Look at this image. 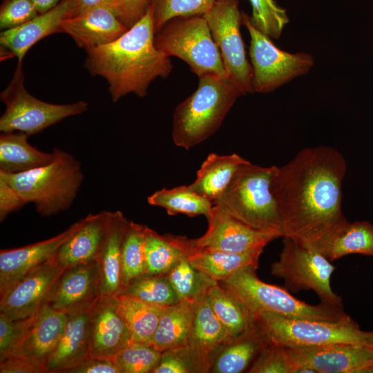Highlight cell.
Masks as SVG:
<instances>
[{"instance_id": "6da1fadb", "label": "cell", "mask_w": 373, "mask_h": 373, "mask_svg": "<svg viewBox=\"0 0 373 373\" xmlns=\"http://www.w3.org/2000/svg\"><path fill=\"white\" fill-rule=\"evenodd\" d=\"M347 164L327 146L307 147L276 166L271 189L283 237L314 249L343 220V180Z\"/></svg>"}, {"instance_id": "7a4b0ae2", "label": "cell", "mask_w": 373, "mask_h": 373, "mask_svg": "<svg viewBox=\"0 0 373 373\" xmlns=\"http://www.w3.org/2000/svg\"><path fill=\"white\" fill-rule=\"evenodd\" d=\"M155 32L152 8L116 40L86 50L85 67L92 75L108 84L112 101L134 93L146 95L157 77H167L173 68L170 57L154 44Z\"/></svg>"}, {"instance_id": "3957f363", "label": "cell", "mask_w": 373, "mask_h": 373, "mask_svg": "<svg viewBox=\"0 0 373 373\" xmlns=\"http://www.w3.org/2000/svg\"><path fill=\"white\" fill-rule=\"evenodd\" d=\"M198 78L197 89L173 113V142L186 150L214 134L236 101L245 95L228 78L213 74Z\"/></svg>"}, {"instance_id": "277c9868", "label": "cell", "mask_w": 373, "mask_h": 373, "mask_svg": "<svg viewBox=\"0 0 373 373\" xmlns=\"http://www.w3.org/2000/svg\"><path fill=\"white\" fill-rule=\"evenodd\" d=\"M57 157L51 163L20 173L0 171V179L9 183L26 204L48 217L69 209L84 180L80 162L72 154L55 148Z\"/></svg>"}, {"instance_id": "5b68a950", "label": "cell", "mask_w": 373, "mask_h": 373, "mask_svg": "<svg viewBox=\"0 0 373 373\" xmlns=\"http://www.w3.org/2000/svg\"><path fill=\"white\" fill-rule=\"evenodd\" d=\"M276 168L250 162L242 164L213 204L252 228L277 232L283 236L280 218L271 189Z\"/></svg>"}, {"instance_id": "8992f818", "label": "cell", "mask_w": 373, "mask_h": 373, "mask_svg": "<svg viewBox=\"0 0 373 373\" xmlns=\"http://www.w3.org/2000/svg\"><path fill=\"white\" fill-rule=\"evenodd\" d=\"M257 268L248 267L218 282L241 299L256 314L269 312L291 318L336 321L348 316L343 305L321 302L310 305L293 296L286 288L259 279Z\"/></svg>"}, {"instance_id": "52a82bcc", "label": "cell", "mask_w": 373, "mask_h": 373, "mask_svg": "<svg viewBox=\"0 0 373 373\" xmlns=\"http://www.w3.org/2000/svg\"><path fill=\"white\" fill-rule=\"evenodd\" d=\"M256 325L268 342L290 348L332 343L365 345L366 334L349 315L336 321H321L260 312L256 314Z\"/></svg>"}, {"instance_id": "ba28073f", "label": "cell", "mask_w": 373, "mask_h": 373, "mask_svg": "<svg viewBox=\"0 0 373 373\" xmlns=\"http://www.w3.org/2000/svg\"><path fill=\"white\" fill-rule=\"evenodd\" d=\"M155 47L185 61L198 77L213 74L228 78L220 52L204 16L173 18L155 33Z\"/></svg>"}, {"instance_id": "9c48e42d", "label": "cell", "mask_w": 373, "mask_h": 373, "mask_svg": "<svg viewBox=\"0 0 373 373\" xmlns=\"http://www.w3.org/2000/svg\"><path fill=\"white\" fill-rule=\"evenodd\" d=\"M22 63H18L12 79L1 93L6 111L0 117L1 133L23 132L29 135L41 132L62 119L84 113L88 104L79 101L56 104L38 99L24 85Z\"/></svg>"}, {"instance_id": "30bf717a", "label": "cell", "mask_w": 373, "mask_h": 373, "mask_svg": "<svg viewBox=\"0 0 373 373\" xmlns=\"http://www.w3.org/2000/svg\"><path fill=\"white\" fill-rule=\"evenodd\" d=\"M283 238L279 258L271 267V274L284 280L287 289L296 292L312 289L321 302L343 305L342 298L332 289L331 276L336 267L316 249Z\"/></svg>"}, {"instance_id": "8fae6325", "label": "cell", "mask_w": 373, "mask_h": 373, "mask_svg": "<svg viewBox=\"0 0 373 373\" xmlns=\"http://www.w3.org/2000/svg\"><path fill=\"white\" fill-rule=\"evenodd\" d=\"M242 24L250 35L249 57L254 93H269L294 78L307 74L314 64L305 52L290 53L278 48L271 38L256 28L242 12Z\"/></svg>"}, {"instance_id": "7c38bea8", "label": "cell", "mask_w": 373, "mask_h": 373, "mask_svg": "<svg viewBox=\"0 0 373 373\" xmlns=\"http://www.w3.org/2000/svg\"><path fill=\"white\" fill-rule=\"evenodd\" d=\"M218 46L229 79L245 95L254 93L252 68L240 33L238 0H217L203 15Z\"/></svg>"}, {"instance_id": "4fadbf2b", "label": "cell", "mask_w": 373, "mask_h": 373, "mask_svg": "<svg viewBox=\"0 0 373 373\" xmlns=\"http://www.w3.org/2000/svg\"><path fill=\"white\" fill-rule=\"evenodd\" d=\"M285 348L297 373H367L373 366V348L363 344Z\"/></svg>"}, {"instance_id": "5bb4252c", "label": "cell", "mask_w": 373, "mask_h": 373, "mask_svg": "<svg viewBox=\"0 0 373 373\" xmlns=\"http://www.w3.org/2000/svg\"><path fill=\"white\" fill-rule=\"evenodd\" d=\"M206 218L208 228L204 234L191 239L193 246L198 249L242 254L264 249L268 243L282 237L277 232L252 228L216 204Z\"/></svg>"}, {"instance_id": "9a60e30c", "label": "cell", "mask_w": 373, "mask_h": 373, "mask_svg": "<svg viewBox=\"0 0 373 373\" xmlns=\"http://www.w3.org/2000/svg\"><path fill=\"white\" fill-rule=\"evenodd\" d=\"M66 269L56 256L35 268L0 294V312L12 319L35 315Z\"/></svg>"}, {"instance_id": "2e32d148", "label": "cell", "mask_w": 373, "mask_h": 373, "mask_svg": "<svg viewBox=\"0 0 373 373\" xmlns=\"http://www.w3.org/2000/svg\"><path fill=\"white\" fill-rule=\"evenodd\" d=\"M77 0H61L56 6L30 21L1 31V59L16 57L18 63H22L35 44L52 34L62 32L63 21L77 15Z\"/></svg>"}, {"instance_id": "e0dca14e", "label": "cell", "mask_w": 373, "mask_h": 373, "mask_svg": "<svg viewBox=\"0 0 373 373\" xmlns=\"http://www.w3.org/2000/svg\"><path fill=\"white\" fill-rule=\"evenodd\" d=\"M85 218L49 239L0 251V294L21 278L55 257L61 246L83 225Z\"/></svg>"}, {"instance_id": "ac0fdd59", "label": "cell", "mask_w": 373, "mask_h": 373, "mask_svg": "<svg viewBox=\"0 0 373 373\" xmlns=\"http://www.w3.org/2000/svg\"><path fill=\"white\" fill-rule=\"evenodd\" d=\"M100 296L97 262L67 268L56 280L45 303L68 314L92 305Z\"/></svg>"}, {"instance_id": "d6986e66", "label": "cell", "mask_w": 373, "mask_h": 373, "mask_svg": "<svg viewBox=\"0 0 373 373\" xmlns=\"http://www.w3.org/2000/svg\"><path fill=\"white\" fill-rule=\"evenodd\" d=\"M131 342L128 328L117 310V296H100L91 307L89 356L111 359Z\"/></svg>"}, {"instance_id": "ffe728a7", "label": "cell", "mask_w": 373, "mask_h": 373, "mask_svg": "<svg viewBox=\"0 0 373 373\" xmlns=\"http://www.w3.org/2000/svg\"><path fill=\"white\" fill-rule=\"evenodd\" d=\"M61 28L85 50L109 44L128 30L108 6L97 7L67 19Z\"/></svg>"}, {"instance_id": "44dd1931", "label": "cell", "mask_w": 373, "mask_h": 373, "mask_svg": "<svg viewBox=\"0 0 373 373\" xmlns=\"http://www.w3.org/2000/svg\"><path fill=\"white\" fill-rule=\"evenodd\" d=\"M130 220L122 211H109L105 238L97 260L100 296L122 293V250Z\"/></svg>"}, {"instance_id": "7402d4cb", "label": "cell", "mask_w": 373, "mask_h": 373, "mask_svg": "<svg viewBox=\"0 0 373 373\" xmlns=\"http://www.w3.org/2000/svg\"><path fill=\"white\" fill-rule=\"evenodd\" d=\"M178 241L185 251L188 260L216 282L224 280L248 267H258L260 256L263 249L236 254L217 250L198 249L191 239L178 236Z\"/></svg>"}, {"instance_id": "603a6c76", "label": "cell", "mask_w": 373, "mask_h": 373, "mask_svg": "<svg viewBox=\"0 0 373 373\" xmlns=\"http://www.w3.org/2000/svg\"><path fill=\"white\" fill-rule=\"evenodd\" d=\"M92 305L68 314L62 334L46 364L47 373H61L65 368L89 355Z\"/></svg>"}, {"instance_id": "cb8c5ba5", "label": "cell", "mask_w": 373, "mask_h": 373, "mask_svg": "<svg viewBox=\"0 0 373 373\" xmlns=\"http://www.w3.org/2000/svg\"><path fill=\"white\" fill-rule=\"evenodd\" d=\"M67 319L68 314L44 303L35 315L19 356L45 367L62 334Z\"/></svg>"}, {"instance_id": "d4e9b609", "label": "cell", "mask_w": 373, "mask_h": 373, "mask_svg": "<svg viewBox=\"0 0 373 373\" xmlns=\"http://www.w3.org/2000/svg\"><path fill=\"white\" fill-rule=\"evenodd\" d=\"M109 211L85 217L81 228L60 248L56 258L66 268L96 262L101 251L108 221Z\"/></svg>"}, {"instance_id": "484cf974", "label": "cell", "mask_w": 373, "mask_h": 373, "mask_svg": "<svg viewBox=\"0 0 373 373\" xmlns=\"http://www.w3.org/2000/svg\"><path fill=\"white\" fill-rule=\"evenodd\" d=\"M331 262L350 254L373 258V224L368 221L340 222L314 249Z\"/></svg>"}, {"instance_id": "4316f807", "label": "cell", "mask_w": 373, "mask_h": 373, "mask_svg": "<svg viewBox=\"0 0 373 373\" xmlns=\"http://www.w3.org/2000/svg\"><path fill=\"white\" fill-rule=\"evenodd\" d=\"M267 340L257 325L251 330L229 339L212 358L210 372L241 373L247 372Z\"/></svg>"}, {"instance_id": "83f0119b", "label": "cell", "mask_w": 373, "mask_h": 373, "mask_svg": "<svg viewBox=\"0 0 373 373\" xmlns=\"http://www.w3.org/2000/svg\"><path fill=\"white\" fill-rule=\"evenodd\" d=\"M30 135L23 132L2 133L0 135V171L20 173L47 165L57 157L39 151L28 142Z\"/></svg>"}, {"instance_id": "f1b7e54d", "label": "cell", "mask_w": 373, "mask_h": 373, "mask_svg": "<svg viewBox=\"0 0 373 373\" xmlns=\"http://www.w3.org/2000/svg\"><path fill=\"white\" fill-rule=\"evenodd\" d=\"M247 162L236 153H210L198 171L195 180L189 186L214 203L226 190L240 166Z\"/></svg>"}, {"instance_id": "f546056e", "label": "cell", "mask_w": 373, "mask_h": 373, "mask_svg": "<svg viewBox=\"0 0 373 373\" xmlns=\"http://www.w3.org/2000/svg\"><path fill=\"white\" fill-rule=\"evenodd\" d=\"M193 319V301L183 300L164 308L151 345L162 352L189 345Z\"/></svg>"}, {"instance_id": "4dcf8cb0", "label": "cell", "mask_w": 373, "mask_h": 373, "mask_svg": "<svg viewBox=\"0 0 373 373\" xmlns=\"http://www.w3.org/2000/svg\"><path fill=\"white\" fill-rule=\"evenodd\" d=\"M207 296L230 339L256 326V314L237 296L218 283L208 290Z\"/></svg>"}, {"instance_id": "1f68e13d", "label": "cell", "mask_w": 373, "mask_h": 373, "mask_svg": "<svg viewBox=\"0 0 373 373\" xmlns=\"http://www.w3.org/2000/svg\"><path fill=\"white\" fill-rule=\"evenodd\" d=\"M228 334L214 313L207 294L193 301V319L189 345L211 356L229 340Z\"/></svg>"}, {"instance_id": "d6a6232c", "label": "cell", "mask_w": 373, "mask_h": 373, "mask_svg": "<svg viewBox=\"0 0 373 373\" xmlns=\"http://www.w3.org/2000/svg\"><path fill=\"white\" fill-rule=\"evenodd\" d=\"M164 308L125 294L117 295V310L128 328L131 343L151 345Z\"/></svg>"}, {"instance_id": "836d02e7", "label": "cell", "mask_w": 373, "mask_h": 373, "mask_svg": "<svg viewBox=\"0 0 373 373\" xmlns=\"http://www.w3.org/2000/svg\"><path fill=\"white\" fill-rule=\"evenodd\" d=\"M146 274H168L185 256L176 236L160 235L146 226L144 236Z\"/></svg>"}, {"instance_id": "e575fe53", "label": "cell", "mask_w": 373, "mask_h": 373, "mask_svg": "<svg viewBox=\"0 0 373 373\" xmlns=\"http://www.w3.org/2000/svg\"><path fill=\"white\" fill-rule=\"evenodd\" d=\"M147 202L150 205L164 208L170 216L207 217L213 207L211 201L193 191L189 185L163 188L149 195Z\"/></svg>"}, {"instance_id": "d590c367", "label": "cell", "mask_w": 373, "mask_h": 373, "mask_svg": "<svg viewBox=\"0 0 373 373\" xmlns=\"http://www.w3.org/2000/svg\"><path fill=\"white\" fill-rule=\"evenodd\" d=\"M146 226L130 221L122 250V291L135 278L146 274Z\"/></svg>"}, {"instance_id": "8d00e7d4", "label": "cell", "mask_w": 373, "mask_h": 373, "mask_svg": "<svg viewBox=\"0 0 373 373\" xmlns=\"http://www.w3.org/2000/svg\"><path fill=\"white\" fill-rule=\"evenodd\" d=\"M121 294L164 307L180 301L166 274H144L133 280Z\"/></svg>"}, {"instance_id": "74e56055", "label": "cell", "mask_w": 373, "mask_h": 373, "mask_svg": "<svg viewBox=\"0 0 373 373\" xmlns=\"http://www.w3.org/2000/svg\"><path fill=\"white\" fill-rule=\"evenodd\" d=\"M211 363V356L186 345L162 352L153 373L210 372Z\"/></svg>"}, {"instance_id": "f35d334b", "label": "cell", "mask_w": 373, "mask_h": 373, "mask_svg": "<svg viewBox=\"0 0 373 373\" xmlns=\"http://www.w3.org/2000/svg\"><path fill=\"white\" fill-rule=\"evenodd\" d=\"M179 300L194 301L207 294L208 290L218 283L207 274L195 268L184 257L179 263L166 274Z\"/></svg>"}, {"instance_id": "ab89813d", "label": "cell", "mask_w": 373, "mask_h": 373, "mask_svg": "<svg viewBox=\"0 0 373 373\" xmlns=\"http://www.w3.org/2000/svg\"><path fill=\"white\" fill-rule=\"evenodd\" d=\"M161 354L151 345L130 343L111 360L119 373H153Z\"/></svg>"}, {"instance_id": "60d3db41", "label": "cell", "mask_w": 373, "mask_h": 373, "mask_svg": "<svg viewBox=\"0 0 373 373\" xmlns=\"http://www.w3.org/2000/svg\"><path fill=\"white\" fill-rule=\"evenodd\" d=\"M155 33L169 20L181 17L203 16L217 0H150Z\"/></svg>"}, {"instance_id": "b9f144b4", "label": "cell", "mask_w": 373, "mask_h": 373, "mask_svg": "<svg viewBox=\"0 0 373 373\" xmlns=\"http://www.w3.org/2000/svg\"><path fill=\"white\" fill-rule=\"evenodd\" d=\"M252 8L251 23L272 39H278L289 22L286 10L275 0H249Z\"/></svg>"}, {"instance_id": "7bdbcfd3", "label": "cell", "mask_w": 373, "mask_h": 373, "mask_svg": "<svg viewBox=\"0 0 373 373\" xmlns=\"http://www.w3.org/2000/svg\"><path fill=\"white\" fill-rule=\"evenodd\" d=\"M36 314L26 318L12 319L0 312V361L20 354L22 343Z\"/></svg>"}, {"instance_id": "ee69618b", "label": "cell", "mask_w": 373, "mask_h": 373, "mask_svg": "<svg viewBox=\"0 0 373 373\" xmlns=\"http://www.w3.org/2000/svg\"><path fill=\"white\" fill-rule=\"evenodd\" d=\"M247 372L297 373V368L285 347L268 342Z\"/></svg>"}, {"instance_id": "f6af8a7d", "label": "cell", "mask_w": 373, "mask_h": 373, "mask_svg": "<svg viewBox=\"0 0 373 373\" xmlns=\"http://www.w3.org/2000/svg\"><path fill=\"white\" fill-rule=\"evenodd\" d=\"M39 15L32 0H3L0 6V28L3 30L16 28Z\"/></svg>"}, {"instance_id": "bcb514c9", "label": "cell", "mask_w": 373, "mask_h": 373, "mask_svg": "<svg viewBox=\"0 0 373 373\" xmlns=\"http://www.w3.org/2000/svg\"><path fill=\"white\" fill-rule=\"evenodd\" d=\"M150 4V0H114V10L129 29L146 14Z\"/></svg>"}, {"instance_id": "7dc6e473", "label": "cell", "mask_w": 373, "mask_h": 373, "mask_svg": "<svg viewBox=\"0 0 373 373\" xmlns=\"http://www.w3.org/2000/svg\"><path fill=\"white\" fill-rule=\"evenodd\" d=\"M61 373H119L111 359L87 356L65 368Z\"/></svg>"}, {"instance_id": "c3c4849f", "label": "cell", "mask_w": 373, "mask_h": 373, "mask_svg": "<svg viewBox=\"0 0 373 373\" xmlns=\"http://www.w3.org/2000/svg\"><path fill=\"white\" fill-rule=\"evenodd\" d=\"M26 204L17 191L6 181L0 179V221L3 222L10 213Z\"/></svg>"}, {"instance_id": "681fc988", "label": "cell", "mask_w": 373, "mask_h": 373, "mask_svg": "<svg viewBox=\"0 0 373 373\" xmlns=\"http://www.w3.org/2000/svg\"><path fill=\"white\" fill-rule=\"evenodd\" d=\"M1 373H47L41 366L23 356H15L0 361Z\"/></svg>"}, {"instance_id": "f907efd6", "label": "cell", "mask_w": 373, "mask_h": 373, "mask_svg": "<svg viewBox=\"0 0 373 373\" xmlns=\"http://www.w3.org/2000/svg\"><path fill=\"white\" fill-rule=\"evenodd\" d=\"M77 2L78 8L77 15L99 6L110 7L115 12L114 0H77Z\"/></svg>"}, {"instance_id": "816d5d0a", "label": "cell", "mask_w": 373, "mask_h": 373, "mask_svg": "<svg viewBox=\"0 0 373 373\" xmlns=\"http://www.w3.org/2000/svg\"><path fill=\"white\" fill-rule=\"evenodd\" d=\"M61 0H32L39 14L44 13L55 6Z\"/></svg>"}, {"instance_id": "f5cc1de1", "label": "cell", "mask_w": 373, "mask_h": 373, "mask_svg": "<svg viewBox=\"0 0 373 373\" xmlns=\"http://www.w3.org/2000/svg\"><path fill=\"white\" fill-rule=\"evenodd\" d=\"M365 345L373 348V332H366Z\"/></svg>"}, {"instance_id": "db71d44e", "label": "cell", "mask_w": 373, "mask_h": 373, "mask_svg": "<svg viewBox=\"0 0 373 373\" xmlns=\"http://www.w3.org/2000/svg\"><path fill=\"white\" fill-rule=\"evenodd\" d=\"M367 373H373V366L368 370Z\"/></svg>"}]
</instances>
